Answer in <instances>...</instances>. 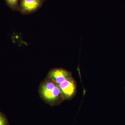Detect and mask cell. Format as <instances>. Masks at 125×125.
<instances>
[{
	"label": "cell",
	"mask_w": 125,
	"mask_h": 125,
	"mask_svg": "<svg viewBox=\"0 0 125 125\" xmlns=\"http://www.w3.org/2000/svg\"><path fill=\"white\" fill-rule=\"evenodd\" d=\"M72 77L71 72L62 68L52 69L49 71L47 75V77L51 79L58 85Z\"/></svg>",
	"instance_id": "obj_4"
},
{
	"label": "cell",
	"mask_w": 125,
	"mask_h": 125,
	"mask_svg": "<svg viewBox=\"0 0 125 125\" xmlns=\"http://www.w3.org/2000/svg\"><path fill=\"white\" fill-rule=\"evenodd\" d=\"M59 87L65 100H70L76 95L77 84L73 77L59 84Z\"/></svg>",
	"instance_id": "obj_2"
},
{
	"label": "cell",
	"mask_w": 125,
	"mask_h": 125,
	"mask_svg": "<svg viewBox=\"0 0 125 125\" xmlns=\"http://www.w3.org/2000/svg\"><path fill=\"white\" fill-rule=\"evenodd\" d=\"M45 1L47 0H44Z\"/></svg>",
	"instance_id": "obj_7"
},
{
	"label": "cell",
	"mask_w": 125,
	"mask_h": 125,
	"mask_svg": "<svg viewBox=\"0 0 125 125\" xmlns=\"http://www.w3.org/2000/svg\"><path fill=\"white\" fill-rule=\"evenodd\" d=\"M7 5L14 11H19L21 0H5Z\"/></svg>",
	"instance_id": "obj_5"
},
{
	"label": "cell",
	"mask_w": 125,
	"mask_h": 125,
	"mask_svg": "<svg viewBox=\"0 0 125 125\" xmlns=\"http://www.w3.org/2000/svg\"><path fill=\"white\" fill-rule=\"evenodd\" d=\"M38 93L42 101L52 106H58L65 101L58 84L47 77L40 83Z\"/></svg>",
	"instance_id": "obj_1"
},
{
	"label": "cell",
	"mask_w": 125,
	"mask_h": 125,
	"mask_svg": "<svg viewBox=\"0 0 125 125\" xmlns=\"http://www.w3.org/2000/svg\"><path fill=\"white\" fill-rule=\"evenodd\" d=\"M0 125H9V121L4 113L0 111Z\"/></svg>",
	"instance_id": "obj_6"
},
{
	"label": "cell",
	"mask_w": 125,
	"mask_h": 125,
	"mask_svg": "<svg viewBox=\"0 0 125 125\" xmlns=\"http://www.w3.org/2000/svg\"><path fill=\"white\" fill-rule=\"evenodd\" d=\"M44 0H21L19 11L23 14L34 13L42 5Z\"/></svg>",
	"instance_id": "obj_3"
}]
</instances>
